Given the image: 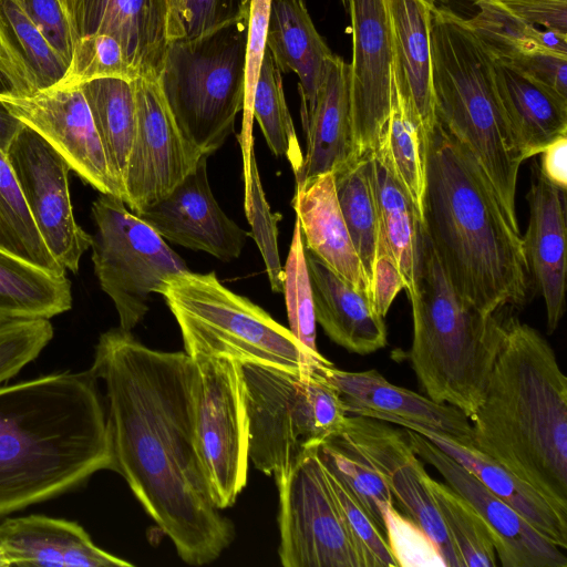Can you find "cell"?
I'll return each mask as SVG.
<instances>
[{"mask_svg":"<svg viewBox=\"0 0 567 567\" xmlns=\"http://www.w3.org/2000/svg\"><path fill=\"white\" fill-rule=\"evenodd\" d=\"M90 369L105 385L115 472L182 560L213 563L235 526L213 502L197 450L195 361L151 349L118 327L100 336Z\"/></svg>","mask_w":567,"mask_h":567,"instance_id":"1","label":"cell"},{"mask_svg":"<svg viewBox=\"0 0 567 567\" xmlns=\"http://www.w3.org/2000/svg\"><path fill=\"white\" fill-rule=\"evenodd\" d=\"M91 369L0 386V517L116 470Z\"/></svg>","mask_w":567,"mask_h":567,"instance_id":"2","label":"cell"},{"mask_svg":"<svg viewBox=\"0 0 567 567\" xmlns=\"http://www.w3.org/2000/svg\"><path fill=\"white\" fill-rule=\"evenodd\" d=\"M422 224L460 296L486 312L526 302L532 278L519 228L472 154L437 121L426 143Z\"/></svg>","mask_w":567,"mask_h":567,"instance_id":"3","label":"cell"},{"mask_svg":"<svg viewBox=\"0 0 567 567\" xmlns=\"http://www.w3.org/2000/svg\"><path fill=\"white\" fill-rule=\"evenodd\" d=\"M472 445L567 517V379L549 342L511 317L474 415Z\"/></svg>","mask_w":567,"mask_h":567,"instance_id":"4","label":"cell"},{"mask_svg":"<svg viewBox=\"0 0 567 567\" xmlns=\"http://www.w3.org/2000/svg\"><path fill=\"white\" fill-rule=\"evenodd\" d=\"M413 336L408 358L426 396L471 419L481 405L509 318L486 312L460 296L421 225Z\"/></svg>","mask_w":567,"mask_h":567,"instance_id":"5","label":"cell"},{"mask_svg":"<svg viewBox=\"0 0 567 567\" xmlns=\"http://www.w3.org/2000/svg\"><path fill=\"white\" fill-rule=\"evenodd\" d=\"M430 39L436 121L472 154L514 219L524 159L498 100L493 56L467 20L446 8H433Z\"/></svg>","mask_w":567,"mask_h":567,"instance_id":"6","label":"cell"},{"mask_svg":"<svg viewBox=\"0 0 567 567\" xmlns=\"http://www.w3.org/2000/svg\"><path fill=\"white\" fill-rule=\"evenodd\" d=\"M161 295L177 321L185 353L193 360L226 357L288 370L333 364L313 357L290 329L225 287L214 271L175 275Z\"/></svg>","mask_w":567,"mask_h":567,"instance_id":"7","label":"cell"},{"mask_svg":"<svg viewBox=\"0 0 567 567\" xmlns=\"http://www.w3.org/2000/svg\"><path fill=\"white\" fill-rule=\"evenodd\" d=\"M248 16L197 38L169 41L156 78L183 137L207 156L234 133L244 107Z\"/></svg>","mask_w":567,"mask_h":567,"instance_id":"8","label":"cell"},{"mask_svg":"<svg viewBox=\"0 0 567 567\" xmlns=\"http://www.w3.org/2000/svg\"><path fill=\"white\" fill-rule=\"evenodd\" d=\"M249 416V461L274 480L337 434L348 413L320 368L241 363Z\"/></svg>","mask_w":567,"mask_h":567,"instance_id":"9","label":"cell"},{"mask_svg":"<svg viewBox=\"0 0 567 567\" xmlns=\"http://www.w3.org/2000/svg\"><path fill=\"white\" fill-rule=\"evenodd\" d=\"M91 212L94 272L115 306L120 328L131 331L147 313L150 295L162 293L168 278L189 269L121 198L101 194Z\"/></svg>","mask_w":567,"mask_h":567,"instance_id":"10","label":"cell"},{"mask_svg":"<svg viewBox=\"0 0 567 567\" xmlns=\"http://www.w3.org/2000/svg\"><path fill=\"white\" fill-rule=\"evenodd\" d=\"M194 361L196 444L213 502L223 511L247 484L249 416L243 365L226 357Z\"/></svg>","mask_w":567,"mask_h":567,"instance_id":"11","label":"cell"},{"mask_svg":"<svg viewBox=\"0 0 567 567\" xmlns=\"http://www.w3.org/2000/svg\"><path fill=\"white\" fill-rule=\"evenodd\" d=\"M316 450H308L275 480L280 563L285 567H362Z\"/></svg>","mask_w":567,"mask_h":567,"instance_id":"12","label":"cell"},{"mask_svg":"<svg viewBox=\"0 0 567 567\" xmlns=\"http://www.w3.org/2000/svg\"><path fill=\"white\" fill-rule=\"evenodd\" d=\"M6 156L48 250L64 269L76 272L83 254L91 247L92 236L74 218L69 164L25 125Z\"/></svg>","mask_w":567,"mask_h":567,"instance_id":"13","label":"cell"},{"mask_svg":"<svg viewBox=\"0 0 567 567\" xmlns=\"http://www.w3.org/2000/svg\"><path fill=\"white\" fill-rule=\"evenodd\" d=\"M133 83L137 125L121 199L137 215L167 196L204 154L183 137L157 79L140 75Z\"/></svg>","mask_w":567,"mask_h":567,"instance_id":"14","label":"cell"},{"mask_svg":"<svg viewBox=\"0 0 567 567\" xmlns=\"http://www.w3.org/2000/svg\"><path fill=\"white\" fill-rule=\"evenodd\" d=\"M0 103L43 137L84 182L121 198L81 86H51L32 95L0 91Z\"/></svg>","mask_w":567,"mask_h":567,"instance_id":"15","label":"cell"},{"mask_svg":"<svg viewBox=\"0 0 567 567\" xmlns=\"http://www.w3.org/2000/svg\"><path fill=\"white\" fill-rule=\"evenodd\" d=\"M352 28L350 99L357 159L372 156L392 104V49L384 0H348Z\"/></svg>","mask_w":567,"mask_h":567,"instance_id":"16","label":"cell"},{"mask_svg":"<svg viewBox=\"0 0 567 567\" xmlns=\"http://www.w3.org/2000/svg\"><path fill=\"white\" fill-rule=\"evenodd\" d=\"M405 429V427H404ZM413 451L432 465L487 525L503 567H566L563 548L534 529L516 511L489 492L472 473L423 435L405 429Z\"/></svg>","mask_w":567,"mask_h":567,"instance_id":"17","label":"cell"},{"mask_svg":"<svg viewBox=\"0 0 567 567\" xmlns=\"http://www.w3.org/2000/svg\"><path fill=\"white\" fill-rule=\"evenodd\" d=\"M207 155L164 198L137 216L163 238L192 250L230 261L241 254L248 233L216 202L207 176Z\"/></svg>","mask_w":567,"mask_h":567,"instance_id":"18","label":"cell"},{"mask_svg":"<svg viewBox=\"0 0 567 567\" xmlns=\"http://www.w3.org/2000/svg\"><path fill=\"white\" fill-rule=\"evenodd\" d=\"M320 370L338 390L348 414L413 424L472 445L470 419L450 404L394 385L377 370L344 371L333 364Z\"/></svg>","mask_w":567,"mask_h":567,"instance_id":"19","label":"cell"},{"mask_svg":"<svg viewBox=\"0 0 567 567\" xmlns=\"http://www.w3.org/2000/svg\"><path fill=\"white\" fill-rule=\"evenodd\" d=\"M532 173L522 245L530 278L545 302L547 332L553 333L566 310V190L549 183L536 163Z\"/></svg>","mask_w":567,"mask_h":567,"instance_id":"20","label":"cell"},{"mask_svg":"<svg viewBox=\"0 0 567 567\" xmlns=\"http://www.w3.org/2000/svg\"><path fill=\"white\" fill-rule=\"evenodd\" d=\"M392 49V81L426 140L435 124L432 84L431 0H384Z\"/></svg>","mask_w":567,"mask_h":567,"instance_id":"21","label":"cell"},{"mask_svg":"<svg viewBox=\"0 0 567 567\" xmlns=\"http://www.w3.org/2000/svg\"><path fill=\"white\" fill-rule=\"evenodd\" d=\"M0 547L10 566L132 567L97 547L75 522L42 515L0 524Z\"/></svg>","mask_w":567,"mask_h":567,"instance_id":"22","label":"cell"},{"mask_svg":"<svg viewBox=\"0 0 567 567\" xmlns=\"http://www.w3.org/2000/svg\"><path fill=\"white\" fill-rule=\"evenodd\" d=\"M292 207L306 249L350 288L372 301L370 281L341 214L333 174L329 172L296 183Z\"/></svg>","mask_w":567,"mask_h":567,"instance_id":"23","label":"cell"},{"mask_svg":"<svg viewBox=\"0 0 567 567\" xmlns=\"http://www.w3.org/2000/svg\"><path fill=\"white\" fill-rule=\"evenodd\" d=\"M166 17L167 0H79L78 38L110 34L141 76L157 78L168 43Z\"/></svg>","mask_w":567,"mask_h":567,"instance_id":"24","label":"cell"},{"mask_svg":"<svg viewBox=\"0 0 567 567\" xmlns=\"http://www.w3.org/2000/svg\"><path fill=\"white\" fill-rule=\"evenodd\" d=\"M306 154L296 183L334 173L357 161L353 150L350 65L336 54L329 60L315 109L302 123Z\"/></svg>","mask_w":567,"mask_h":567,"instance_id":"25","label":"cell"},{"mask_svg":"<svg viewBox=\"0 0 567 567\" xmlns=\"http://www.w3.org/2000/svg\"><path fill=\"white\" fill-rule=\"evenodd\" d=\"M493 70L505 121L524 161L567 134V97L504 60L493 58Z\"/></svg>","mask_w":567,"mask_h":567,"instance_id":"26","label":"cell"},{"mask_svg":"<svg viewBox=\"0 0 567 567\" xmlns=\"http://www.w3.org/2000/svg\"><path fill=\"white\" fill-rule=\"evenodd\" d=\"M316 322L338 346L370 354L386 346L384 318L365 295L350 288L306 249Z\"/></svg>","mask_w":567,"mask_h":567,"instance_id":"27","label":"cell"},{"mask_svg":"<svg viewBox=\"0 0 567 567\" xmlns=\"http://www.w3.org/2000/svg\"><path fill=\"white\" fill-rule=\"evenodd\" d=\"M266 45L280 73L298 75L301 123L307 122L334 53L316 29L303 0H271Z\"/></svg>","mask_w":567,"mask_h":567,"instance_id":"28","label":"cell"},{"mask_svg":"<svg viewBox=\"0 0 567 567\" xmlns=\"http://www.w3.org/2000/svg\"><path fill=\"white\" fill-rule=\"evenodd\" d=\"M68 63L29 17L22 0H0V74L6 91L32 95L54 86Z\"/></svg>","mask_w":567,"mask_h":567,"instance_id":"29","label":"cell"},{"mask_svg":"<svg viewBox=\"0 0 567 567\" xmlns=\"http://www.w3.org/2000/svg\"><path fill=\"white\" fill-rule=\"evenodd\" d=\"M453 457L472 473L489 492L516 511L534 529L556 546L567 547V517L561 516L532 486L485 455L473 445H465L446 435L405 424Z\"/></svg>","mask_w":567,"mask_h":567,"instance_id":"30","label":"cell"},{"mask_svg":"<svg viewBox=\"0 0 567 567\" xmlns=\"http://www.w3.org/2000/svg\"><path fill=\"white\" fill-rule=\"evenodd\" d=\"M72 307L71 284L0 249V322L50 319Z\"/></svg>","mask_w":567,"mask_h":567,"instance_id":"31","label":"cell"},{"mask_svg":"<svg viewBox=\"0 0 567 567\" xmlns=\"http://www.w3.org/2000/svg\"><path fill=\"white\" fill-rule=\"evenodd\" d=\"M369 159L381 235L396 262L410 299L416 287L422 223L413 203L386 166L375 156H369Z\"/></svg>","mask_w":567,"mask_h":567,"instance_id":"32","label":"cell"},{"mask_svg":"<svg viewBox=\"0 0 567 567\" xmlns=\"http://www.w3.org/2000/svg\"><path fill=\"white\" fill-rule=\"evenodd\" d=\"M81 87L122 197V184L137 125L134 83L106 78L90 81Z\"/></svg>","mask_w":567,"mask_h":567,"instance_id":"33","label":"cell"},{"mask_svg":"<svg viewBox=\"0 0 567 567\" xmlns=\"http://www.w3.org/2000/svg\"><path fill=\"white\" fill-rule=\"evenodd\" d=\"M377 151L372 154L389 169L413 203L423 223L426 189V140L396 84Z\"/></svg>","mask_w":567,"mask_h":567,"instance_id":"34","label":"cell"},{"mask_svg":"<svg viewBox=\"0 0 567 567\" xmlns=\"http://www.w3.org/2000/svg\"><path fill=\"white\" fill-rule=\"evenodd\" d=\"M332 174L349 236L372 285L381 246V226L371 182L370 159L359 158Z\"/></svg>","mask_w":567,"mask_h":567,"instance_id":"35","label":"cell"},{"mask_svg":"<svg viewBox=\"0 0 567 567\" xmlns=\"http://www.w3.org/2000/svg\"><path fill=\"white\" fill-rule=\"evenodd\" d=\"M316 451L326 470L353 495L384 534L383 514L394 499L385 480L365 454L341 430Z\"/></svg>","mask_w":567,"mask_h":567,"instance_id":"36","label":"cell"},{"mask_svg":"<svg viewBox=\"0 0 567 567\" xmlns=\"http://www.w3.org/2000/svg\"><path fill=\"white\" fill-rule=\"evenodd\" d=\"M480 11L467 23L494 59L511 61L542 49L567 52V39L529 24L491 0H475Z\"/></svg>","mask_w":567,"mask_h":567,"instance_id":"37","label":"cell"},{"mask_svg":"<svg viewBox=\"0 0 567 567\" xmlns=\"http://www.w3.org/2000/svg\"><path fill=\"white\" fill-rule=\"evenodd\" d=\"M0 249L55 275H65L43 243L12 168L0 151Z\"/></svg>","mask_w":567,"mask_h":567,"instance_id":"38","label":"cell"},{"mask_svg":"<svg viewBox=\"0 0 567 567\" xmlns=\"http://www.w3.org/2000/svg\"><path fill=\"white\" fill-rule=\"evenodd\" d=\"M426 484L461 567H496L498 563L489 529L476 509L449 484L435 481L429 474Z\"/></svg>","mask_w":567,"mask_h":567,"instance_id":"39","label":"cell"},{"mask_svg":"<svg viewBox=\"0 0 567 567\" xmlns=\"http://www.w3.org/2000/svg\"><path fill=\"white\" fill-rule=\"evenodd\" d=\"M252 115L271 152L276 156L286 157L296 174L301 167L303 154L286 103L281 73L268 49L255 87Z\"/></svg>","mask_w":567,"mask_h":567,"instance_id":"40","label":"cell"},{"mask_svg":"<svg viewBox=\"0 0 567 567\" xmlns=\"http://www.w3.org/2000/svg\"><path fill=\"white\" fill-rule=\"evenodd\" d=\"M282 292L285 293L289 329L316 358L320 354L316 343V317L306 247L299 220L296 218L291 245L285 264Z\"/></svg>","mask_w":567,"mask_h":567,"instance_id":"41","label":"cell"},{"mask_svg":"<svg viewBox=\"0 0 567 567\" xmlns=\"http://www.w3.org/2000/svg\"><path fill=\"white\" fill-rule=\"evenodd\" d=\"M138 76L122 44L114 37L92 33L76 39L68 69L55 85L73 87L97 79L134 81Z\"/></svg>","mask_w":567,"mask_h":567,"instance_id":"42","label":"cell"},{"mask_svg":"<svg viewBox=\"0 0 567 567\" xmlns=\"http://www.w3.org/2000/svg\"><path fill=\"white\" fill-rule=\"evenodd\" d=\"M250 0H167V40L210 33L249 14Z\"/></svg>","mask_w":567,"mask_h":567,"instance_id":"43","label":"cell"},{"mask_svg":"<svg viewBox=\"0 0 567 567\" xmlns=\"http://www.w3.org/2000/svg\"><path fill=\"white\" fill-rule=\"evenodd\" d=\"M270 6L271 0H250L249 3L245 66V95L243 107L244 115L241 131L238 135V141L243 152L245 188L249 185L250 159L254 154L252 101L264 54L267 49L266 42Z\"/></svg>","mask_w":567,"mask_h":567,"instance_id":"44","label":"cell"},{"mask_svg":"<svg viewBox=\"0 0 567 567\" xmlns=\"http://www.w3.org/2000/svg\"><path fill=\"white\" fill-rule=\"evenodd\" d=\"M245 213L251 227V236L256 241L274 292H282L284 269L278 250L277 223L281 219L274 214L266 200L255 155L250 159L249 186L245 190Z\"/></svg>","mask_w":567,"mask_h":567,"instance_id":"45","label":"cell"},{"mask_svg":"<svg viewBox=\"0 0 567 567\" xmlns=\"http://www.w3.org/2000/svg\"><path fill=\"white\" fill-rule=\"evenodd\" d=\"M324 467V466H323ZM326 470V467H324ZM362 567H398L384 534L353 495L326 470Z\"/></svg>","mask_w":567,"mask_h":567,"instance_id":"46","label":"cell"},{"mask_svg":"<svg viewBox=\"0 0 567 567\" xmlns=\"http://www.w3.org/2000/svg\"><path fill=\"white\" fill-rule=\"evenodd\" d=\"M52 338L49 319L0 322V384L37 359Z\"/></svg>","mask_w":567,"mask_h":567,"instance_id":"47","label":"cell"},{"mask_svg":"<svg viewBox=\"0 0 567 567\" xmlns=\"http://www.w3.org/2000/svg\"><path fill=\"white\" fill-rule=\"evenodd\" d=\"M384 535L398 567H445L431 537L394 504L383 514Z\"/></svg>","mask_w":567,"mask_h":567,"instance_id":"48","label":"cell"},{"mask_svg":"<svg viewBox=\"0 0 567 567\" xmlns=\"http://www.w3.org/2000/svg\"><path fill=\"white\" fill-rule=\"evenodd\" d=\"M22 2L42 35L69 65L78 34L60 0H22Z\"/></svg>","mask_w":567,"mask_h":567,"instance_id":"49","label":"cell"},{"mask_svg":"<svg viewBox=\"0 0 567 567\" xmlns=\"http://www.w3.org/2000/svg\"><path fill=\"white\" fill-rule=\"evenodd\" d=\"M520 20L567 39V0H491Z\"/></svg>","mask_w":567,"mask_h":567,"instance_id":"50","label":"cell"},{"mask_svg":"<svg viewBox=\"0 0 567 567\" xmlns=\"http://www.w3.org/2000/svg\"><path fill=\"white\" fill-rule=\"evenodd\" d=\"M506 62L567 97V52L542 49Z\"/></svg>","mask_w":567,"mask_h":567,"instance_id":"51","label":"cell"},{"mask_svg":"<svg viewBox=\"0 0 567 567\" xmlns=\"http://www.w3.org/2000/svg\"><path fill=\"white\" fill-rule=\"evenodd\" d=\"M371 288L373 306L383 318L398 293L404 290L403 278L382 235Z\"/></svg>","mask_w":567,"mask_h":567,"instance_id":"52","label":"cell"},{"mask_svg":"<svg viewBox=\"0 0 567 567\" xmlns=\"http://www.w3.org/2000/svg\"><path fill=\"white\" fill-rule=\"evenodd\" d=\"M540 155L539 171L553 185L567 189V134L547 144Z\"/></svg>","mask_w":567,"mask_h":567,"instance_id":"53","label":"cell"},{"mask_svg":"<svg viewBox=\"0 0 567 567\" xmlns=\"http://www.w3.org/2000/svg\"><path fill=\"white\" fill-rule=\"evenodd\" d=\"M24 124L0 103V151L7 153Z\"/></svg>","mask_w":567,"mask_h":567,"instance_id":"54","label":"cell"},{"mask_svg":"<svg viewBox=\"0 0 567 567\" xmlns=\"http://www.w3.org/2000/svg\"><path fill=\"white\" fill-rule=\"evenodd\" d=\"M72 27L74 28L76 34V12H78V2L79 0H60Z\"/></svg>","mask_w":567,"mask_h":567,"instance_id":"55","label":"cell"},{"mask_svg":"<svg viewBox=\"0 0 567 567\" xmlns=\"http://www.w3.org/2000/svg\"><path fill=\"white\" fill-rule=\"evenodd\" d=\"M8 566H10L9 561H8L7 557H6L2 548L0 547V567H8Z\"/></svg>","mask_w":567,"mask_h":567,"instance_id":"56","label":"cell"},{"mask_svg":"<svg viewBox=\"0 0 567 567\" xmlns=\"http://www.w3.org/2000/svg\"><path fill=\"white\" fill-rule=\"evenodd\" d=\"M342 4L344 6V8L348 7V0H341Z\"/></svg>","mask_w":567,"mask_h":567,"instance_id":"57","label":"cell"}]
</instances>
